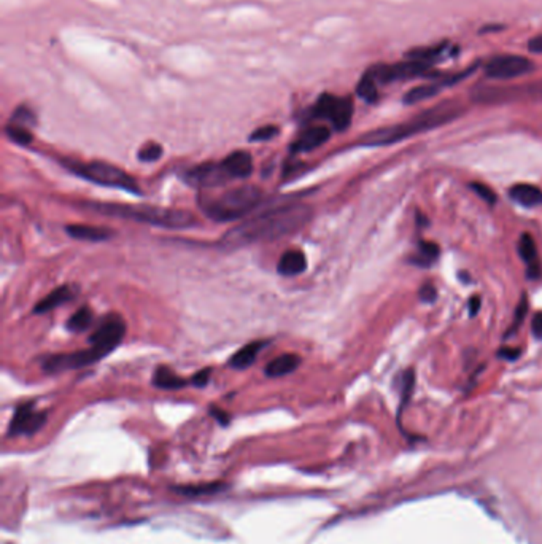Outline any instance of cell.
Listing matches in <instances>:
<instances>
[{"label":"cell","mask_w":542,"mask_h":544,"mask_svg":"<svg viewBox=\"0 0 542 544\" xmlns=\"http://www.w3.org/2000/svg\"><path fill=\"white\" fill-rule=\"evenodd\" d=\"M312 215L311 207L288 204L264 211L236 224L220 239V249L236 250L261 240H274L301 229Z\"/></svg>","instance_id":"cell-1"},{"label":"cell","mask_w":542,"mask_h":544,"mask_svg":"<svg viewBox=\"0 0 542 544\" xmlns=\"http://www.w3.org/2000/svg\"><path fill=\"white\" fill-rule=\"evenodd\" d=\"M461 113L463 107L460 104L453 101L441 102L439 106L425 110V112L417 115L416 118L409 119L407 123L370 131V133L364 134L361 139L358 140V144L363 147H384L396 144V142L407 139V137L411 135L425 133V131L439 128L442 124L450 123V121L460 117Z\"/></svg>","instance_id":"cell-2"},{"label":"cell","mask_w":542,"mask_h":544,"mask_svg":"<svg viewBox=\"0 0 542 544\" xmlns=\"http://www.w3.org/2000/svg\"><path fill=\"white\" fill-rule=\"evenodd\" d=\"M83 206L92 212L107 217L134 220L137 223L151 224L164 229H186L195 226L196 218L183 208H164L151 206L113 204V202H83Z\"/></svg>","instance_id":"cell-3"},{"label":"cell","mask_w":542,"mask_h":544,"mask_svg":"<svg viewBox=\"0 0 542 544\" xmlns=\"http://www.w3.org/2000/svg\"><path fill=\"white\" fill-rule=\"evenodd\" d=\"M261 199V190L253 185H243L231 188L218 196H202L199 199V204L208 218L224 223L245 217L259 206Z\"/></svg>","instance_id":"cell-4"},{"label":"cell","mask_w":542,"mask_h":544,"mask_svg":"<svg viewBox=\"0 0 542 544\" xmlns=\"http://www.w3.org/2000/svg\"><path fill=\"white\" fill-rule=\"evenodd\" d=\"M65 167L72 170L75 175H79V177L92 181V183L112 186V188L124 190L134 195L140 193L137 181L131 175H127L123 169L112 166L108 163H65Z\"/></svg>","instance_id":"cell-5"},{"label":"cell","mask_w":542,"mask_h":544,"mask_svg":"<svg viewBox=\"0 0 542 544\" xmlns=\"http://www.w3.org/2000/svg\"><path fill=\"white\" fill-rule=\"evenodd\" d=\"M471 96L480 104H501L518 99H542V80L517 86H475Z\"/></svg>","instance_id":"cell-6"},{"label":"cell","mask_w":542,"mask_h":544,"mask_svg":"<svg viewBox=\"0 0 542 544\" xmlns=\"http://www.w3.org/2000/svg\"><path fill=\"white\" fill-rule=\"evenodd\" d=\"M312 117L331 121L336 131H345L350 126L353 117L352 97L322 94L312 108Z\"/></svg>","instance_id":"cell-7"},{"label":"cell","mask_w":542,"mask_h":544,"mask_svg":"<svg viewBox=\"0 0 542 544\" xmlns=\"http://www.w3.org/2000/svg\"><path fill=\"white\" fill-rule=\"evenodd\" d=\"M126 334V323L123 318L116 314H110L104 318V322L96 328L90 336V345L99 352V355L107 356L118 347Z\"/></svg>","instance_id":"cell-8"},{"label":"cell","mask_w":542,"mask_h":544,"mask_svg":"<svg viewBox=\"0 0 542 544\" xmlns=\"http://www.w3.org/2000/svg\"><path fill=\"white\" fill-rule=\"evenodd\" d=\"M533 70V60L520 54H498L485 64V75L495 80H511Z\"/></svg>","instance_id":"cell-9"},{"label":"cell","mask_w":542,"mask_h":544,"mask_svg":"<svg viewBox=\"0 0 542 544\" xmlns=\"http://www.w3.org/2000/svg\"><path fill=\"white\" fill-rule=\"evenodd\" d=\"M429 60H420V59H409L406 63H397V64H379L369 69V72L377 80V83H391V81L397 80H409L413 76H422L427 74L431 67Z\"/></svg>","instance_id":"cell-10"},{"label":"cell","mask_w":542,"mask_h":544,"mask_svg":"<svg viewBox=\"0 0 542 544\" xmlns=\"http://www.w3.org/2000/svg\"><path fill=\"white\" fill-rule=\"evenodd\" d=\"M99 360H102V356L99 355V352L96 349H92L90 345V349H85V350H76V352H72V354H59V355L48 356L45 363H43V370L49 372V374H58V372H63V371L80 370V368L90 366Z\"/></svg>","instance_id":"cell-11"},{"label":"cell","mask_w":542,"mask_h":544,"mask_svg":"<svg viewBox=\"0 0 542 544\" xmlns=\"http://www.w3.org/2000/svg\"><path fill=\"white\" fill-rule=\"evenodd\" d=\"M183 180L188 185L197 186V188H217V186L228 183L232 177L223 163H206L186 170Z\"/></svg>","instance_id":"cell-12"},{"label":"cell","mask_w":542,"mask_h":544,"mask_svg":"<svg viewBox=\"0 0 542 544\" xmlns=\"http://www.w3.org/2000/svg\"><path fill=\"white\" fill-rule=\"evenodd\" d=\"M47 420L45 412H38L34 409V404L26 403L21 404L18 409L15 411V415L10 423L8 435L10 436H18V435H32L40 428Z\"/></svg>","instance_id":"cell-13"},{"label":"cell","mask_w":542,"mask_h":544,"mask_svg":"<svg viewBox=\"0 0 542 544\" xmlns=\"http://www.w3.org/2000/svg\"><path fill=\"white\" fill-rule=\"evenodd\" d=\"M331 131L326 126H313L304 131V133L297 137V139L291 144L293 153H304V151H312L315 148L322 147L323 144L329 140Z\"/></svg>","instance_id":"cell-14"},{"label":"cell","mask_w":542,"mask_h":544,"mask_svg":"<svg viewBox=\"0 0 542 544\" xmlns=\"http://www.w3.org/2000/svg\"><path fill=\"white\" fill-rule=\"evenodd\" d=\"M223 166L232 179H247L253 172V159L248 151L237 150L223 159Z\"/></svg>","instance_id":"cell-15"},{"label":"cell","mask_w":542,"mask_h":544,"mask_svg":"<svg viewBox=\"0 0 542 544\" xmlns=\"http://www.w3.org/2000/svg\"><path fill=\"white\" fill-rule=\"evenodd\" d=\"M76 290L75 287H72V285H63V287L56 288L54 291H51L47 298H43L38 304L34 307V312L35 314H45V312H49L53 309H56V307L65 304V302H69L75 298L76 295Z\"/></svg>","instance_id":"cell-16"},{"label":"cell","mask_w":542,"mask_h":544,"mask_svg":"<svg viewBox=\"0 0 542 544\" xmlns=\"http://www.w3.org/2000/svg\"><path fill=\"white\" fill-rule=\"evenodd\" d=\"M509 196L512 197V201H516L517 204L527 208H533L542 204V190L536 185L529 183H517L509 190Z\"/></svg>","instance_id":"cell-17"},{"label":"cell","mask_w":542,"mask_h":544,"mask_svg":"<svg viewBox=\"0 0 542 544\" xmlns=\"http://www.w3.org/2000/svg\"><path fill=\"white\" fill-rule=\"evenodd\" d=\"M518 254L522 256L525 265H527L528 276L531 279L538 277L541 266L538 260V250H536V242L531 238V234L523 233L518 240Z\"/></svg>","instance_id":"cell-18"},{"label":"cell","mask_w":542,"mask_h":544,"mask_svg":"<svg viewBox=\"0 0 542 544\" xmlns=\"http://www.w3.org/2000/svg\"><path fill=\"white\" fill-rule=\"evenodd\" d=\"M306 267H307L306 255H304L301 250H296V249L285 252V254L281 255L277 266L281 276H286V277L297 276V274L306 271Z\"/></svg>","instance_id":"cell-19"},{"label":"cell","mask_w":542,"mask_h":544,"mask_svg":"<svg viewBox=\"0 0 542 544\" xmlns=\"http://www.w3.org/2000/svg\"><path fill=\"white\" fill-rule=\"evenodd\" d=\"M264 345V340H254V343L243 345L229 360L231 368H234V370H247V368H250L256 361L259 352L263 350Z\"/></svg>","instance_id":"cell-20"},{"label":"cell","mask_w":542,"mask_h":544,"mask_svg":"<svg viewBox=\"0 0 542 544\" xmlns=\"http://www.w3.org/2000/svg\"><path fill=\"white\" fill-rule=\"evenodd\" d=\"M65 231H67L70 238L79 240H90V242L107 240L113 236V233L110 229L90 226V224H69V226H65Z\"/></svg>","instance_id":"cell-21"},{"label":"cell","mask_w":542,"mask_h":544,"mask_svg":"<svg viewBox=\"0 0 542 544\" xmlns=\"http://www.w3.org/2000/svg\"><path fill=\"white\" fill-rule=\"evenodd\" d=\"M301 365V358L299 355L296 354H285L280 355L277 358H274L272 361L265 366V376L269 377H281L290 374V372L296 371Z\"/></svg>","instance_id":"cell-22"},{"label":"cell","mask_w":542,"mask_h":544,"mask_svg":"<svg viewBox=\"0 0 542 544\" xmlns=\"http://www.w3.org/2000/svg\"><path fill=\"white\" fill-rule=\"evenodd\" d=\"M153 384L158 388H165V390H176V388H183L186 387L188 381L181 379L180 376H176L175 372L170 370L167 366H159L156 371H154V377H153Z\"/></svg>","instance_id":"cell-23"},{"label":"cell","mask_w":542,"mask_h":544,"mask_svg":"<svg viewBox=\"0 0 542 544\" xmlns=\"http://www.w3.org/2000/svg\"><path fill=\"white\" fill-rule=\"evenodd\" d=\"M441 88H442V83H428V85H420V86L412 88V90L407 91L406 96H404V104L412 106V104L427 101V99H431L438 94V92L441 91Z\"/></svg>","instance_id":"cell-24"},{"label":"cell","mask_w":542,"mask_h":544,"mask_svg":"<svg viewBox=\"0 0 542 544\" xmlns=\"http://www.w3.org/2000/svg\"><path fill=\"white\" fill-rule=\"evenodd\" d=\"M377 80L374 79L372 74L368 72L364 74L361 76V80L358 81V86H356V94L363 99V101H366L369 104H374L377 102L379 99V88H377Z\"/></svg>","instance_id":"cell-25"},{"label":"cell","mask_w":542,"mask_h":544,"mask_svg":"<svg viewBox=\"0 0 542 544\" xmlns=\"http://www.w3.org/2000/svg\"><path fill=\"white\" fill-rule=\"evenodd\" d=\"M439 247L434 242H418V254L413 256V263L420 266H429L438 260Z\"/></svg>","instance_id":"cell-26"},{"label":"cell","mask_w":542,"mask_h":544,"mask_svg":"<svg viewBox=\"0 0 542 544\" xmlns=\"http://www.w3.org/2000/svg\"><path fill=\"white\" fill-rule=\"evenodd\" d=\"M92 323V312L88 307H81L80 311H76L67 320V329L72 333H81L86 331Z\"/></svg>","instance_id":"cell-27"},{"label":"cell","mask_w":542,"mask_h":544,"mask_svg":"<svg viewBox=\"0 0 542 544\" xmlns=\"http://www.w3.org/2000/svg\"><path fill=\"white\" fill-rule=\"evenodd\" d=\"M5 134H7L8 139L13 140L15 144L23 145V147L29 145L32 139H34V137H32V134H31V131L27 129L26 126H19V124H15V123L7 124V128H5Z\"/></svg>","instance_id":"cell-28"},{"label":"cell","mask_w":542,"mask_h":544,"mask_svg":"<svg viewBox=\"0 0 542 544\" xmlns=\"http://www.w3.org/2000/svg\"><path fill=\"white\" fill-rule=\"evenodd\" d=\"M445 48V43H441V45H436V47H428V48H417V49H412V51H409L406 56L409 59H420V60H433L436 56H439V54L444 51Z\"/></svg>","instance_id":"cell-29"},{"label":"cell","mask_w":542,"mask_h":544,"mask_svg":"<svg viewBox=\"0 0 542 544\" xmlns=\"http://www.w3.org/2000/svg\"><path fill=\"white\" fill-rule=\"evenodd\" d=\"M161 155H163V147L151 142V144H147L145 147H142L137 156H139V159L143 163H153V161H158V159L161 158Z\"/></svg>","instance_id":"cell-30"},{"label":"cell","mask_w":542,"mask_h":544,"mask_svg":"<svg viewBox=\"0 0 542 544\" xmlns=\"http://www.w3.org/2000/svg\"><path fill=\"white\" fill-rule=\"evenodd\" d=\"M469 188H471L475 195H477L480 199L485 201L488 206H493L496 202V193L493 190L490 188L488 185H484V183H479V181H473L471 185H469Z\"/></svg>","instance_id":"cell-31"},{"label":"cell","mask_w":542,"mask_h":544,"mask_svg":"<svg viewBox=\"0 0 542 544\" xmlns=\"http://www.w3.org/2000/svg\"><path fill=\"white\" fill-rule=\"evenodd\" d=\"M527 312H528V299L527 296H522V299L518 301V304L516 307V315H514V320H512V327L511 329H509L507 334H512L514 331H517V329L520 328V325H522L525 317H527Z\"/></svg>","instance_id":"cell-32"},{"label":"cell","mask_w":542,"mask_h":544,"mask_svg":"<svg viewBox=\"0 0 542 544\" xmlns=\"http://www.w3.org/2000/svg\"><path fill=\"white\" fill-rule=\"evenodd\" d=\"M279 134V128L277 126H263V128H258L256 131H253L252 135H250V140L252 142H265V140H270L274 139L275 135Z\"/></svg>","instance_id":"cell-33"},{"label":"cell","mask_w":542,"mask_h":544,"mask_svg":"<svg viewBox=\"0 0 542 544\" xmlns=\"http://www.w3.org/2000/svg\"><path fill=\"white\" fill-rule=\"evenodd\" d=\"M12 123L19 124V126H26V128H27V126L35 124V117H34V113H32L27 107H19L13 113Z\"/></svg>","instance_id":"cell-34"},{"label":"cell","mask_w":542,"mask_h":544,"mask_svg":"<svg viewBox=\"0 0 542 544\" xmlns=\"http://www.w3.org/2000/svg\"><path fill=\"white\" fill-rule=\"evenodd\" d=\"M420 298L425 302H434L436 298H438V290L431 283H425L423 287L420 288Z\"/></svg>","instance_id":"cell-35"},{"label":"cell","mask_w":542,"mask_h":544,"mask_svg":"<svg viewBox=\"0 0 542 544\" xmlns=\"http://www.w3.org/2000/svg\"><path fill=\"white\" fill-rule=\"evenodd\" d=\"M208 379H210V370L207 368V370H202L199 371L197 374L192 377V384H195L196 387H206L208 384Z\"/></svg>","instance_id":"cell-36"},{"label":"cell","mask_w":542,"mask_h":544,"mask_svg":"<svg viewBox=\"0 0 542 544\" xmlns=\"http://www.w3.org/2000/svg\"><path fill=\"white\" fill-rule=\"evenodd\" d=\"M531 331H533L536 338L542 339V312L533 317V322H531Z\"/></svg>","instance_id":"cell-37"},{"label":"cell","mask_w":542,"mask_h":544,"mask_svg":"<svg viewBox=\"0 0 542 544\" xmlns=\"http://www.w3.org/2000/svg\"><path fill=\"white\" fill-rule=\"evenodd\" d=\"M520 354H522V352H520V349H502V350H500V354H498V355H500L501 358H504V360L516 361L520 356Z\"/></svg>","instance_id":"cell-38"},{"label":"cell","mask_w":542,"mask_h":544,"mask_svg":"<svg viewBox=\"0 0 542 544\" xmlns=\"http://www.w3.org/2000/svg\"><path fill=\"white\" fill-rule=\"evenodd\" d=\"M528 49L531 53H542V34L531 38L528 42Z\"/></svg>","instance_id":"cell-39"},{"label":"cell","mask_w":542,"mask_h":544,"mask_svg":"<svg viewBox=\"0 0 542 544\" xmlns=\"http://www.w3.org/2000/svg\"><path fill=\"white\" fill-rule=\"evenodd\" d=\"M479 309H480V298L479 296H473V298L469 299V311H471V315L474 317L477 314Z\"/></svg>","instance_id":"cell-40"},{"label":"cell","mask_w":542,"mask_h":544,"mask_svg":"<svg viewBox=\"0 0 542 544\" xmlns=\"http://www.w3.org/2000/svg\"><path fill=\"white\" fill-rule=\"evenodd\" d=\"M212 415H213V417H217V419L221 420L223 423L228 422V415H224V414H223V411H220V409L212 408Z\"/></svg>","instance_id":"cell-41"},{"label":"cell","mask_w":542,"mask_h":544,"mask_svg":"<svg viewBox=\"0 0 542 544\" xmlns=\"http://www.w3.org/2000/svg\"><path fill=\"white\" fill-rule=\"evenodd\" d=\"M501 29H502V26H485V27H482V29H480V32L485 34V32H495V31H501Z\"/></svg>","instance_id":"cell-42"}]
</instances>
